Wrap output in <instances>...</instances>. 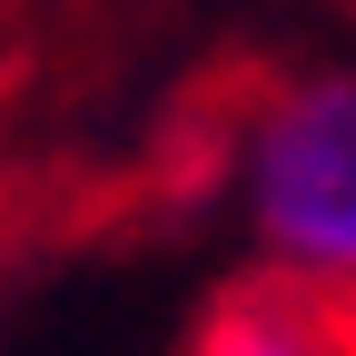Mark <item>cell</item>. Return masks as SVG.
Wrapping results in <instances>:
<instances>
[{"mask_svg": "<svg viewBox=\"0 0 356 356\" xmlns=\"http://www.w3.org/2000/svg\"><path fill=\"white\" fill-rule=\"evenodd\" d=\"M238 208L267 277L356 317V70L267 89L238 139Z\"/></svg>", "mask_w": 356, "mask_h": 356, "instance_id": "obj_1", "label": "cell"}, {"mask_svg": "<svg viewBox=\"0 0 356 356\" xmlns=\"http://www.w3.org/2000/svg\"><path fill=\"white\" fill-rule=\"evenodd\" d=\"M188 356H356V317L287 287V277H257V287H228L198 317Z\"/></svg>", "mask_w": 356, "mask_h": 356, "instance_id": "obj_2", "label": "cell"}]
</instances>
